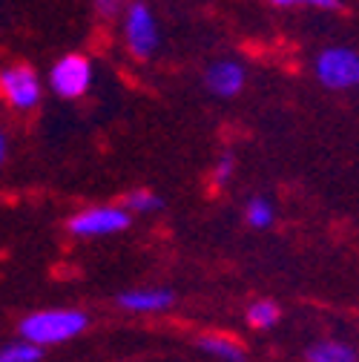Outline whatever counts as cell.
I'll list each match as a JSON object with an SVG mask.
<instances>
[{
	"instance_id": "obj_15",
	"label": "cell",
	"mask_w": 359,
	"mask_h": 362,
	"mask_svg": "<svg viewBox=\"0 0 359 362\" xmlns=\"http://www.w3.org/2000/svg\"><path fill=\"white\" fill-rule=\"evenodd\" d=\"M273 9H313V12H336L339 0H267Z\"/></svg>"
},
{
	"instance_id": "obj_8",
	"label": "cell",
	"mask_w": 359,
	"mask_h": 362,
	"mask_svg": "<svg viewBox=\"0 0 359 362\" xmlns=\"http://www.w3.org/2000/svg\"><path fill=\"white\" fill-rule=\"evenodd\" d=\"M115 302L129 313H161L175 305V293L167 288H136L118 293Z\"/></svg>"
},
{
	"instance_id": "obj_17",
	"label": "cell",
	"mask_w": 359,
	"mask_h": 362,
	"mask_svg": "<svg viewBox=\"0 0 359 362\" xmlns=\"http://www.w3.org/2000/svg\"><path fill=\"white\" fill-rule=\"evenodd\" d=\"M129 4H132V0H93V9H95L98 18L115 21V18L124 15V9H126Z\"/></svg>"
},
{
	"instance_id": "obj_10",
	"label": "cell",
	"mask_w": 359,
	"mask_h": 362,
	"mask_svg": "<svg viewBox=\"0 0 359 362\" xmlns=\"http://www.w3.org/2000/svg\"><path fill=\"white\" fill-rule=\"evenodd\" d=\"M307 362H356V351L345 342L336 339H325V342H313L305 351Z\"/></svg>"
},
{
	"instance_id": "obj_2",
	"label": "cell",
	"mask_w": 359,
	"mask_h": 362,
	"mask_svg": "<svg viewBox=\"0 0 359 362\" xmlns=\"http://www.w3.org/2000/svg\"><path fill=\"white\" fill-rule=\"evenodd\" d=\"M121 37L132 58L150 61L161 47V26L147 0H132L121 15Z\"/></svg>"
},
{
	"instance_id": "obj_6",
	"label": "cell",
	"mask_w": 359,
	"mask_h": 362,
	"mask_svg": "<svg viewBox=\"0 0 359 362\" xmlns=\"http://www.w3.org/2000/svg\"><path fill=\"white\" fill-rule=\"evenodd\" d=\"M132 224V216L124 207H86L81 210L78 216L69 218V233L75 236H83V239H95V236H112V233H121Z\"/></svg>"
},
{
	"instance_id": "obj_1",
	"label": "cell",
	"mask_w": 359,
	"mask_h": 362,
	"mask_svg": "<svg viewBox=\"0 0 359 362\" xmlns=\"http://www.w3.org/2000/svg\"><path fill=\"white\" fill-rule=\"evenodd\" d=\"M89 328V316L78 308H52V310H37L23 316L18 325L20 337L35 342V345H61L66 339L81 337Z\"/></svg>"
},
{
	"instance_id": "obj_3",
	"label": "cell",
	"mask_w": 359,
	"mask_h": 362,
	"mask_svg": "<svg viewBox=\"0 0 359 362\" xmlns=\"http://www.w3.org/2000/svg\"><path fill=\"white\" fill-rule=\"evenodd\" d=\"M313 78L334 93L359 89V52L353 47H345V43L325 47L313 58Z\"/></svg>"
},
{
	"instance_id": "obj_7",
	"label": "cell",
	"mask_w": 359,
	"mask_h": 362,
	"mask_svg": "<svg viewBox=\"0 0 359 362\" xmlns=\"http://www.w3.org/2000/svg\"><path fill=\"white\" fill-rule=\"evenodd\" d=\"M247 83V69L236 58H216L204 69V86L216 98H236Z\"/></svg>"
},
{
	"instance_id": "obj_18",
	"label": "cell",
	"mask_w": 359,
	"mask_h": 362,
	"mask_svg": "<svg viewBox=\"0 0 359 362\" xmlns=\"http://www.w3.org/2000/svg\"><path fill=\"white\" fill-rule=\"evenodd\" d=\"M6 153H9V144H6V132L0 129V170L6 164Z\"/></svg>"
},
{
	"instance_id": "obj_11",
	"label": "cell",
	"mask_w": 359,
	"mask_h": 362,
	"mask_svg": "<svg viewBox=\"0 0 359 362\" xmlns=\"http://www.w3.org/2000/svg\"><path fill=\"white\" fill-rule=\"evenodd\" d=\"M279 320H282V310H279V305L271 302V299H259V302H253V305L247 308V322H250L253 328H259V331L273 328Z\"/></svg>"
},
{
	"instance_id": "obj_13",
	"label": "cell",
	"mask_w": 359,
	"mask_h": 362,
	"mask_svg": "<svg viewBox=\"0 0 359 362\" xmlns=\"http://www.w3.org/2000/svg\"><path fill=\"white\" fill-rule=\"evenodd\" d=\"M245 218H247L250 228H256V230L271 228V224H273V204L267 202L264 196H253L247 202V207H245Z\"/></svg>"
},
{
	"instance_id": "obj_14",
	"label": "cell",
	"mask_w": 359,
	"mask_h": 362,
	"mask_svg": "<svg viewBox=\"0 0 359 362\" xmlns=\"http://www.w3.org/2000/svg\"><path fill=\"white\" fill-rule=\"evenodd\" d=\"M124 204H126L129 213H155V210L164 207V199L158 193H153V190H132L124 199Z\"/></svg>"
},
{
	"instance_id": "obj_12",
	"label": "cell",
	"mask_w": 359,
	"mask_h": 362,
	"mask_svg": "<svg viewBox=\"0 0 359 362\" xmlns=\"http://www.w3.org/2000/svg\"><path fill=\"white\" fill-rule=\"evenodd\" d=\"M43 359V345H35L20 337V342H9L0 348V362H40Z\"/></svg>"
},
{
	"instance_id": "obj_5",
	"label": "cell",
	"mask_w": 359,
	"mask_h": 362,
	"mask_svg": "<svg viewBox=\"0 0 359 362\" xmlns=\"http://www.w3.org/2000/svg\"><path fill=\"white\" fill-rule=\"evenodd\" d=\"M93 61L86 55H64L52 64L49 69V89L58 95V98H66V101H75V98H83L93 86Z\"/></svg>"
},
{
	"instance_id": "obj_9",
	"label": "cell",
	"mask_w": 359,
	"mask_h": 362,
	"mask_svg": "<svg viewBox=\"0 0 359 362\" xmlns=\"http://www.w3.org/2000/svg\"><path fill=\"white\" fill-rule=\"evenodd\" d=\"M196 345H199L204 354H210V356H216V359H221V362H247L245 348H242L239 342L228 339V337H213V334H204V337H199V339H196Z\"/></svg>"
},
{
	"instance_id": "obj_16",
	"label": "cell",
	"mask_w": 359,
	"mask_h": 362,
	"mask_svg": "<svg viewBox=\"0 0 359 362\" xmlns=\"http://www.w3.org/2000/svg\"><path fill=\"white\" fill-rule=\"evenodd\" d=\"M233 173H236V158H233V153H221V158L216 161V167H213V187H228L230 185V178H233Z\"/></svg>"
},
{
	"instance_id": "obj_4",
	"label": "cell",
	"mask_w": 359,
	"mask_h": 362,
	"mask_svg": "<svg viewBox=\"0 0 359 362\" xmlns=\"http://www.w3.org/2000/svg\"><path fill=\"white\" fill-rule=\"evenodd\" d=\"M0 95L12 110L29 112L43 98V81L29 64H9L0 69Z\"/></svg>"
}]
</instances>
